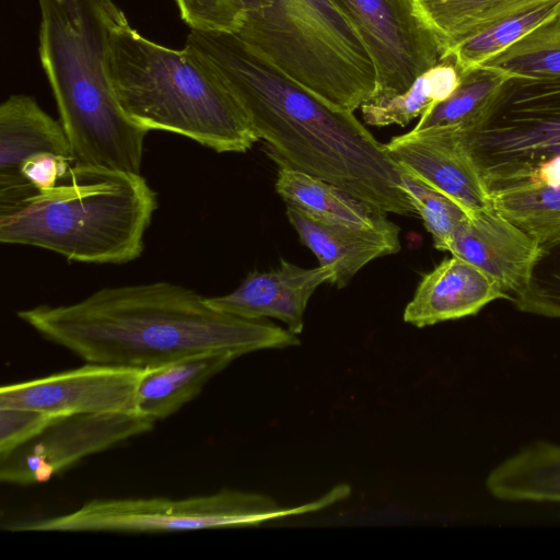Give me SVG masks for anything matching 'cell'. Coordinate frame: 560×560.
<instances>
[{
	"mask_svg": "<svg viewBox=\"0 0 560 560\" xmlns=\"http://www.w3.org/2000/svg\"><path fill=\"white\" fill-rule=\"evenodd\" d=\"M186 45L217 71L277 164L325 179L380 213H416L400 164L353 112L299 84L234 33L191 30Z\"/></svg>",
	"mask_w": 560,
	"mask_h": 560,
	"instance_id": "6da1fadb",
	"label": "cell"
},
{
	"mask_svg": "<svg viewBox=\"0 0 560 560\" xmlns=\"http://www.w3.org/2000/svg\"><path fill=\"white\" fill-rule=\"evenodd\" d=\"M16 315L88 363L130 369L199 353L242 357L301 343L289 329L219 311L206 296L167 281L107 287L75 303L40 304Z\"/></svg>",
	"mask_w": 560,
	"mask_h": 560,
	"instance_id": "7a4b0ae2",
	"label": "cell"
},
{
	"mask_svg": "<svg viewBox=\"0 0 560 560\" xmlns=\"http://www.w3.org/2000/svg\"><path fill=\"white\" fill-rule=\"evenodd\" d=\"M39 56L74 163L140 174L149 132L121 109L109 39L125 13L112 0H38Z\"/></svg>",
	"mask_w": 560,
	"mask_h": 560,
	"instance_id": "3957f363",
	"label": "cell"
},
{
	"mask_svg": "<svg viewBox=\"0 0 560 560\" xmlns=\"http://www.w3.org/2000/svg\"><path fill=\"white\" fill-rule=\"evenodd\" d=\"M108 72L121 109L148 131L174 132L219 153H243L259 140L217 71L187 45L164 47L125 20L109 39Z\"/></svg>",
	"mask_w": 560,
	"mask_h": 560,
	"instance_id": "277c9868",
	"label": "cell"
},
{
	"mask_svg": "<svg viewBox=\"0 0 560 560\" xmlns=\"http://www.w3.org/2000/svg\"><path fill=\"white\" fill-rule=\"evenodd\" d=\"M156 208L141 174L73 163L54 187L0 209V242L72 261L126 264L141 256Z\"/></svg>",
	"mask_w": 560,
	"mask_h": 560,
	"instance_id": "5b68a950",
	"label": "cell"
},
{
	"mask_svg": "<svg viewBox=\"0 0 560 560\" xmlns=\"http://www.w3.org/2000/svg\"><path fill=\"white\" fill-rule=\"evenodd\" d=\"M234 34L336 107L354 112L374 95V63L334 0H271V5L247 12Z\"/></svg>",
	"mask_w": 560,
	"mask_h": 560,
	"instance_id": "8992f818",
	"label": "cell"
},
{
	"mask_svg": "<svg viewBox=\"0 0 560 560\" xmlns=\"http://www.w3.org/2000/svg\"><path fill=\"white\" fill-rule=\"evenodd\" d=\"M452 131L490 198L560 185V75H508Z\"/></svg>",
	"mask_w": 560,
	"mask_h": 560,
	"instance_id": "52a82bcc",
	"label": "cell"
},
{
	"mask_svg": "<svg viewBox=\"0 0 560 560\" xmlns=\"http://www.w3.org/2000/svg\"><path fill=\"white\" fill-rule=\"evenodd\" d=\"M350 493L351 487L340 483L314 501L290 508L279 505L262 493L231 489L185 499H95L67 514L13 522L3 528L9 532L135 534L255 527L326 509Z\"/></svg>",
	"mask_w": 560,
	"mask_h": 560,
	"instance_id": "ba28073f",
	"label": "cell"
},
{
	"mask_svg": "<svg viewBox=\"0 0 560 560\" xmlns=\"http://www.w3.org/2000/svg\"><path fill=\"white\" fill-rule=\"evenodd\" d=\"M334 2L358 30L374 63L376 89L370 101L406 92L445 55L444 44L419 0Z\"/></svg>",
	"mask_w": 560,
	"mask_h": 560,
	"instance_id": "9c48e42d",
	"label": "cell"
},
{
	"mask_svg": "<svg viewBox=\"0 0 560 560\" xmlns=\"http://www.w3.org/2000/svg\"><path fill=\"white\" fill-rule=\"evenodd\" d=\"M133 412L61 416L32 440L0 455V480L14 485L49 481L82 458L153 428Z\"/></svg>",
	"mask_w": 560,
	"mask_h": 560,
	"instance_id": "30bf717a",
	"label": "cell"
},
{
	"mask_svg": "<svg viewBox=\"0 0 560 560\" xmlns=\"http://www.w3.org/2000/svg\"><path fill=\"white\" fill-rule=\"evenodd\" d=\"M142 369L86 363L27 382L3 385L0 408H24L54 416L136 411Z\"/></svg>",
	"mask_w": 560,
	"mask_h": 560,
	"instance_id": "8fae6325",
	"label": "cell"
},
{
	"mask_svg": "<svg viewBox=\"0 0 560 560\" xmlns=\"http://www.w3.org/2000/svg\"><path fill=\"white\" fill-rule=\"evenodd\" d=\"M540 244L493 206L469 212L448 250L494 279L506 298L527 282Z\"/></svg>",
	"mask_w": 560,
	"mask_h": 560,
	"instance_id": "7c38bea8",
	"label": "cell"
},
{
	"mask_svg": "<svg viewBox=\"0 0 560 560\" xmlns=\"http://www.w3.org/2000/svg\"><path fill=\"white\" fill-rule=\"evenodd\" d=\"M385 145L397 163L468 212L492 206L477 170L452 130L411 129Z\"/></svg>",
	"mask_w": 560,
	"mask_h": 560,
	"instance_id": "4fadbf2b",
	"label": "cell"
},
{
	"mask_svg": "<svg viewBox=\"0 0 560 560\" xmlns=\"http://www.w3.org/2000/svg\"><path fill=\"white\" fill-rule=\"evenodd\" d=\"M54 153L74 162L60 120L26 95H11L0 105V209L37 194L22 177L21 165L31 156Z\"/></svg>",
	"mask_w": 560,
	"mask_h": 560,
	"instance_id": "5bb4252c",
	"label": "cell"
},
{
	"mask_svg": "<svg viewBox=\"0 0 560 560\" xmlns=\"http://www.w3.org/2000/svg\"><path fill=\"white\" fill-rule=\"evenodd\" d=\"M334 270L318 266L303 268L284 259L277 269L252 272L231 293L207 298L222 312L250 319L272 317L299 335L304 328V313L316 289L334 278Z\"/></svg>",
	"mask_w": 560,
	"mask_h": 560,
	"instance_id": "9a60e30c",
	"label": "cell"
},
{
	"mask_svg": "<svg viewBox=\"0 0 560 560\" xmlns=\"http://www.w3.org/2000/svg\"><path fill=\"white\" fill-rule=\"evenodd\" d=\"M285 214L319 265L334 270L330 283L337 288L346 287L373 259L400 249L399 228L386 218L375 226L363 228L315 218L290 205Z\"/></svg>",
	"mask_w": 560,
	"mask_h": 560,
	"instance_id": "2e32d148",
	"label": "cell"
},
{
	"mask_svg": "<svg viewBox=\"0 0 560 560\" xmlns=\"http://www.w3.org/2000/svg\"><path fill=\"white\" fill-rule=\"evenodd\" d=\"M501 298L506 295L494 279L452 255L422 277L404 320L419 328L431 326L475 315Z\"/></svg>",
	"mask_w": 560,
	"mask_h": 560,
	"instance_id": "e0dca14e",
	"label": "cell"
},
{
	"mask_svg": "<svg viewBox=\"0 0 560 560\" xmlns=\"http://www.w3.org/2000/svg\"><path fill=\"white\" fill-rule=\"evenodd\" d=\"M237 358L232 352H208L142 369L136 394L137 413L154 422L170 417Z\"/></svg>",
	"mask_w": 560,
	"mask_h": 560,
	"instance_id": "ac0fdd59",
	"label": "cell"
},
{
	"mask_svg": "<svg viewBox=\"0 0 560 560\" xmlns=\"http://www.w3.org/2000/svg\"><path fill=\"white\" fill-rule=\"evenodd\" d=\"M486 486L500 500L560 502V445L524 447L493 468Z\"/></svg>",
	"mask_w": 560,
	"mask_h": 560,
	"instance_id": "d6986e66",
	"label": "cell"
},
{
	"mask_svg": "<svg viewBox=\"0 0 560 560\" xmlns=\"http://www.w3.org/2000/svg\"><path fill=\"white\" fill-rule=\"evenodd\" d=\"M276 191L287 205L327 221L371 228L386 218L336 185L285 164H278Z\"/></svg>",
	"mask_w": 560,
	"mask_h": 560,
	"instance_id": "ffe728a7",
	"label": "cell"
},
{
	"mask_svg": "<svg viewBox=\"0 0 560 560\" xmlns=\"http://www.w3.org/2000/svg\"><path fill=\"white\" fill-rule=\"evenodd\" d=\"M559 12L560 0L533 2L454 44L445 55L453 57L460 74H464L481 66Z\"/></svg>",
	"mask_w": 560,
	"mask_h": 560,
	"instance_id": "44dd1931",
	"label": "cell"
},
{
	"mask_svg": "<svg viewBox=\"0 0 560 560\" xmlns=\"http://www.w3.org/2000/svg\"><path fill=\"white\" fill-rule=\"evenodd\" d=\"M447 49L497 20L539 0H419ZM445 51V52H446Z\"/></svg>",
	"mask_w": 560,
	"mask_h": 560,
	"instance_id": "7402d4cb",
	"label": "cell"
},
{
	"mask_svg": "<svg viewBox=\"0 0 560 560\" xmlns=\"http://www.w3.org/2000/svg\"><path fill=\"white\" fill-rule=\"evenodd\" d=\"M481 66L505 75H560V12Z\"/></svg>",
	"mask_w": 560,
	"mask_h": 560,
	"instance_id": "603a6c76",
	"label": "cell"
},
{
	"mask_svg": "<svg viewBox=\"0 0 560 560\" xmlns=\"http://www.w3.org/2000/svg\"><path fill=\"white\" fill-rule=\"evenodd\" d=\"M492 206L540 245L560 240V185L497 194Z\"/></svg>",
	"mask_w": 560,
	"mask_h": 560,
	"instance_id": "cb8c5ba5",
	"label": "cell"
},
{
	"mask_svg": "<svg viewBox=\"0 0 560 560\" xmlns=\"http://www.w3.org/2000/svg\"><path fill=\"white\" fill-rule=\"evenodd\" d=\"M506 77L483 66L462 74L456 91L422 114L413 129H457L470 119Z\"/></svg>",
	"mask_w": 560,
	"mask_h": 560,
	"instance_id": "d4e9b609",
	"label": "cell"
},
{
	"mask_svg": "<svg viewBox=\"0 0 560 560\" xmlns=\"http://www.w3.org/2000/svg\"><path fill=\"white\" fill-rule=\"evenodd\" d=\"M401 178L416 213L420 215L432 236L434 247L447 252L457 229L469 212L457 201L429 186L402 166Z\"/></svg>",
	"mask_w": 560,
	"mask_h": 560,
	"instance_id": "484cf974",
	"label": "cell"
},
{
	"mask_svg": "<svg viewBox=\"0 0 560 560\" xmlns=\"http://www.w3.org/2000/svg\"><path fill=\"white\" fill-rule=\"evenodd\" d=\"M510 299L522 312L560 318V240L540 245L526 284Z\"/></svg>",
	"mask_w": 560,
	"mask_h": 560,
	"instance_id": "4316f807",
	"label": "cell"
},
{
	"mask_svg": "<svg viewBox=\"0 0 560 560\" xmlns=\"http://www.w3.org/2000/svg\"><path fill=\"white\" fill-rule=\"evenodd\" d=\"M441 102V95L429 69L420 74L406 92L386 100L369 101L360 109L368 125L405 127Z\"/></svg>",
	"mask_w": 560,
	"mask_h": 560,
	"instance_id": "83f0119b",
	"label": "cell"
},
{
	"mask_svg": "<svg viewBox=\"0 0 560 560\" xmlns=\"http://www.w3.org/2000/svg\"><path fill=\"white\" fill-rule=\"evenodd\" d=\"M191 30L235 33L245 14L271 5V0H175Z\"/></svg>",
	"mask_w": 560,
	"mask_h": 560,
	"instance_id": "f1b7e54d",
	"label": "cell"
},
{
	"mask_svg": "<svg viewBox=\"0 0 560 560\" xmlns=\"http://www.w3.org/2000/svg\"><path fill=\"white\" fill-rule=\"evenodd\" d=\"M61 416L24 408H0V455L32 440Z\"/></svg>",
	"mask_w": 560,
	"mask_h": 560,
	"instance_id": "f546056e",
	"label": "cell"
},
{
	"mask_svg": "<svg viewBox=\"0 0 560 560\" xmlns=\"http://www.w3.org/2000/svg\"><path fill=\"white\" fill-rule=\"evenodd\" d=\"M74 162L54 153H40L28 158L20 167L22 177L36 191L54 187Z\"/></svg>",
	"mask_w": 560,
	"mask_h": 560,
	"instance_id": "4dcf8cb0",
	"label": "cell"
}]
</instances>
